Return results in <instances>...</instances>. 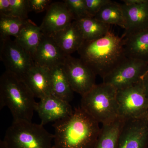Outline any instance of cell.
Listing matches in <instances>:
<instances>
[{
	"label": "cell",
	"instance_id": "cell-1",
	"mask_svg": "<svg viewBox=\"0 0 148 148\" xmlns=\"http://www.w3.org/2000/svg\"><path fill=\"white\" fill-rule=\"evenodd\" d=\"M100 123L80 107L54 123L52 148H93L100 135Z\"/></svg>",
	"mask_w": 148,
	"mask_h": 148
},
{
	"label": "cell",
	"instance_id": "cell-30",
	"mask_svg": "<svg viewBox=\"0 0 148 148\" xmlns=\"http://www.w3.org/2000/svg\"><path fill=\"white\" fill-rule=\"evenodd\" d=\"M0 148H9L6 143L4 140L0 141Z\"/></svg>",
	"mask_w": 148,
	"mask_h": 148
},
{
	"label": "cell",
	"instance_id": "cell-2",
	"mask_svg": "<svg viewBox=\"0 0 148 148\" xmlns=\"http://www.w3.org/2000/svg\"><path fill=\"white\" fill-rule=\"evenodd\" d=\"M77 52L80 59L103 79L127 58L122 37L111 32L100 38L84 41Z\"/></svg>",
	"mask_w": 148,
	"mask_h": 148
},
{
	"label": "cell",
	"instance_id": "cell-3",
	"mask_svg": "<svg viewBox=\"0 0 148 148\" xmlns=\"http://www.w3.org/2000/svg\"><path fill=\"white\" fill-rule=\"evenodd\" d=\"M24 80L6 71L0 77V109L7 106L13 120L32 121L37 102Z\"/></svg>",
	"mask_w": 148,
	"mask_h": 148
},
{
	"label": "cell",
	"instance_id": "cell-8",
	"mask_svg": "<svg viewBox=\"0 0 148 148\" xmlns=\"http://www.w3.org/2000/svg\"><path fill=\"white\" fill-rule=\"evenodd\" d=\"M147 70L145 62L127 58L103 78V82L120 90L142 80Z\"/></svg>",
	"mask_w": 148,
	"mask_h": 148
},
{
	"label": "cell",
	"instance_id": "cell-25",
	"mask_svg": "<svg viewBox=\"0 0 148 148\" xmlns=\"http://www.w3.org/2000/svg\"><path fill=\"white\" fill-rule=\"evenodd\" d=\"M64 1L71 14L74 21H77L90 16L88 13L84 0H65Z\"/></svg>",
	"mask_w": 148,
	"mask_h": 148
},
{
	"label": "cell",
	"instance_id": "cell-27",
	"mask_svg": "<svg viewBox=\"0 0 148 148\" xmlns=\"http://www.w3.org/2000/svg\"><path fill=\"white\" fill-rule=\"evenodd\" d=\"M31 11L36 13L43 12L47 10L52 1L50 0H29Z\"/></svg>",
	"mask_w": 148,
	"mask_h": 148
},
{
	"label": "cell",
	"instance_id": "cell-22",
	"mask_svg": "<svg viewBox=\"0 0 148 148\" xmlns=\"http://www.w3.org/2000/svg\"><path fill=\"white\" fill-rule=\"evenodd\" d=\"M94 17L104 24L125 29V18L121 4L112 1L104 6Z\"/></svg>",
	"mask_w": 148,
	"mask_h": 148
},
{
	"label": "cell",
	"instance_id": "cell-13",
	"mask_svg": "<svg viewBox=\"0 0 148 148\" xmlns=\"http://www.w3.org/2000/svg\"><path fill=\"white\" fill-rule=\"evenodd\" d=\"M65 3L55 2L51 4L40 26L42 34L51 36L64 29L73 21Z\"/></svg>",
	"mask_w": 148,
	"mask_h": 148
},
{
	"label": "cell",
	"instance_id": "cell-20",
	"mask_svg": "<svg viewBox=\"0 0 148 148\" xmlns=\"http://www.w3.org/2000/svg\"><path fill=\"white\" fill-rule=\"evenodd\" d=\"M123 122L118 118L110 123L103 125L93 148H118L120 133Z\"/></svg>",
	"mask_w": 148,
	"mask_h": 148
},
{
	"label": "cell",
	"instance_id": "cell-16",
	"mask_svg": "<svg viewBox=\"0 0 148 148\" xmlns=\"http://www.w3.org/2000/svg\"><path fill=\"white\" fill-rule=\"evenodd\" d=\"M50 36L67 56L78 51L84 42L77 22L75 21Z\"/></svg>",
	"mask_w": 148,
	"mask_h": 148
},
{
	"label": "cell",
	"instance_id": "cell-24",
	"mask_svg": "<svg viewBox=\"0 0 148 148\" xmlns=\"http://www.w3.org/2000/svg\"><path fill=\"white\" fill-rule=\"evenodd\" d=\"M28 19L0 14V40L10 36L16 38Z\"/></svg>",
	"mask_w": 148,
	"mask_h": 148
},
{
	"label": "cell",
	"instance_id": "cell-14",
	"mask_svg": "<svg viewBox=\"0 0 148 148\" xmlns=\"http://www.w3.org/2000/svg\"><path fill=\"white\" fill-rule=\"evenodd\" d=\"M121 5L125 21L123 38L148 29V1L139 4Z\"/></svg>",
	"mask_w": 148,
	"mask_h": 148
},
{
	"label": "cell",
	"instance_id": "cell-9",
	"mask_svg": "<svg viewBox=\"0 0 148 148\" xmlns=\"http://www.w3.org/2000/svg\"><path fill=\"white\" fill-rule=\"evenodd\" d=\"M63 67L72 89L82 96L96 84V75L79 58L67 56Z\"/></svg>",
	"mask_w": 148,
	"mask_h": 148
},
{
	"label": "cell",
	"instance_id": "cell-18",
	"mask_svg": "<svg viewBox=\"0 0 148 148\" xmlns=\"http://www.w3.org/2000/svg\"><path fill=\"white\" fill-rule=\"evenodd\" d=\"M49 69L52 95L70 103L74 98L72 89L63 65Z\"/></svg>",
	"mask_w": 148,
	"mask_h": 148
},
{
	"label": "cell",
	"instance_id": "cell-12",
	"mask_svg": "<svg viewBox=\"0 0 148 148\" xmlns=\"http://www.w3.org/2000/svg\"><path fill=\"white\" fill-rule=\"evenodd\" d=\"M67 56L52 37L42 34L33 59L35 65L50 69L63 65Z\"/></svg>",
	"mask_w": 148,
	"mask_h": 148
},
{
	"label": "cell",
	"instance_id": "cell-15",
	"mask_svg": "<svg viewBox=\"0 0 148 148\" xmlns=\"http://www.w3.org/2000/svg\"><path fill=\"white\" fill-rule=\"evenodd\" d=\"M35 98L40 99L51 95L49 69L34 65L22 79Z\"/></svg>",
	"mask_w": 148,
	"mask_h": 148
},
{
	"label": "cell",
	"instance_id": "cell-11",
	"mask_svg": "<svg viewBox=\"0 0 148 148\" xmlns=\"http://www.w3.org/2000/svg\"><path fill=\"white\" fill-rule=\"evenodd\" d=\"M36 112L45 125L66 118L71 115L73 110L70 103L53 95H48L37 102Z\"/></svg>",
	"mask_w": 148,
	"mask_h": 148
},
{
	"label": "cell",
	"instance_id": "cell-4",
	"mask_svg": "<svg viewBox=\"0 0 148 148\" xmlns=\"http://www.w3.org/2000/svg\"><path fill=\"white\" fill-rule=\"evenodd\" d=\"M117 90L103 82L82 96L80 108L99 123L108 124L119 118Z\"/></svg>",
	"mask_w": 148,
	"mask_h": 148
},
{
	"label": "cell",
	"instance_id": "cell-21",
	"mask_svg": "<svg viewBox=\"0 0 148 148\" xmlns=\"http://www.w3.org/2000/svg\"><path fill=\"white\" fill-rule=\"evenodd\" d=\"M77 21L84 41L100 38L110 32V25L104 24L94 17L89 16Z\"/></svg>",
	"mask_w": 148,
	"mask_h": 148
},
{
	"label": "cell",
	"instance_id": "cell-23",
	"mask_svg": "<svg viewBox=\"0 0 148 148\" xmlns=\"http://www.w3.org/2000/svg\"><path fill=\"white\" fill-rule=\"evenodd\" d=\"M29 0H0V14L28 19Z\"/></svg>",
	"mask_w": 148,
	"mask_h": 148
},
{
	"label": "cell",
	"instance_id": "cell-19",
	"mask_svg": "<svg viewBox=\"0 0 148 148\" xmlns=\"http://www.w3.org/2000/svg\"><path fill=\"white\" fill-rule=\"evenodd\" d=\"M42 35L40 26L28 19L14 41L32 56L33 58Z\"/></svg>",
	"mask_w": 148,
	"mask_h": 148
},
{
	"label": "cell",
	"instance_id": "cell-6",
	"mask_svg": "<svg viewBox=\"0 0 148 148\" xmlns=\"http://www.w3.org/2000/svg\"><path fill=\"white\" fill-rule=\"evenodd\" d=\"M119 118L123 121L136 119L148 115V98L142 81L118 90Z\"/></svg>",
	"mask_w": 148,
	"mask_h": 148
},
{
	"label": "cell",
	"instance_id": "cell-26",
	"mask_svg": "<svg viewBox=\"0 0 148 148\" xmlns=\"http://www.w3.org/2000/svg\"><path fill=\"white\" fill-rule=\"evenodd\" d=\"M110 0H84L88 15L94 17L103 7L111 1Z\"/></svg>",
	"mask_w": 148,
	"mask_h": 148
},
{
	"label": "cell",
	"instance_id": "cell-5",
	"mask_svg": "<svg viewBox=\"0 0 148 148\" xmlns=\"http://www.w3.org/2000/svg\"><path fill=\"white\" fill-rule=\"evenodd\" d=\"M53 135L42 124L25 120H13L4 140L9 148H52Z\"/></svg>",
	"mask_w": 148,
	"mask_h": 148
},
{
	"label": "cell",
	"instance_id": "cell-28",
	"mask_svg": "<svg viewBox=\"0 0 148 148\" xmlns=\"http://www.w3.org/2000/svg\"><path fill=\"white\" fill-rule=\"evenodd\" d=\"M142 81L146 95L148 98V70L143 76Z\"/></svg>",
	"mask_w": 148,
	"mask_h": 148
},
{
	"label": "cell",
	"instance_id": "cell-29",
	"mask_svg": "<svg viewBox=\"0 0 148 148\" xmlns=\"http://www.w3.org/2000/svg\"><path fill=\"white\" fill-rule=\"evenodd\" d=\"M122 1H123V3L129 5L139 4L147 2V1L143 0H123Z\"/></svg>",
	"mask_w": 148,
	"mask_h": 148
},
{
	"label": "cell",
	"instance_id": "cell-7",
	"mask_svg": "<svg viewBox=\"0 0 148 148\" xmlns=\"http://www.w3.org/2000/svg\"><path fill=\"white\" fill-rule=\"evenodd\" d=\"M0 58L6 71L22 79L34 65L32 56L10 37L1 40Z\"/></svg>",
	"mask_w": 148,
	"mask_h": 148
},
{
	"label": "cell",
	"instance_id": "cell-10",
	"mask_svg": "<svg viewBox=\"0 0 148 148\" xmlns=\"http://www.w3.org/2000/svg\"><path fill=\"white\" fill-rule=\"evenodd\" d=\"M148 115L136 119L123 121L118 148H148Z\"/></svg>",
	"mask_w": 148,
	"mask_h": 148
},
{
	"label": "cell",
	"instance_id": "cell-17",
	"mask_svg": "<svg viewBox=\"0 0 148 148\" xmlns=\"http://www.w3.org/2000/svg\"><path fill=\"white\" fill-rule=\"evenodd\" d=\"M123 38L126 57L145 62L148 57V29Z\"/></svg>",
	"mask_w": 148,
	"mask_h": 148
}]
</instances>
